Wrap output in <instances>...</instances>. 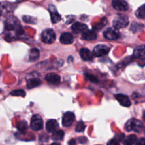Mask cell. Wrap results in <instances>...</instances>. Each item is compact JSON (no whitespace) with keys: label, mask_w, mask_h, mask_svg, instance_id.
Here are the masks:
<instances>
[{"label":"cell","mask_w":145,"mask_h":145,"mask_svg":"<svg viewBox=\"0 0 145 145\" xmlns=\"http://www.w3.org/2000/svg\"><path fill=\"white\" fill-rule=\"evenodd\" d=\"M144 119H145V112H144Z\"/></svg>","instance_id":"836d02e7"},{"label":"cell","mask_w":145,"mask_h":145,"mask_svg":"<svg viewBox=\"0 0 145 145\" xmlns=\"http://www.w3.org/2000/svg\"><path fill=\"white\" fill-rule=\"evenodd\" d=\"M31 127L34 131H40L43 128V122L41 117L35 115L32 117L31 120Z\"/></svg>","instance_id":"3957f363"},{"label":"cell","mask_w":145,"mask_h":145,"mask_svg":"<svg viewBox=\"0 0 145 145\" xmlns=\"http://www.w3.org/2000/svg\"><path fill=\"white\" fill-rule=\"evenodd\" d=\"M86 77L88 78V80L91 81L92 82H99V80L96 78L95 75H86Z\"/></svg>","instance_id":"83f0119b"},{"label":"cell","mask_w":145,"mask_h":145,"mask_svg":"<svg viewBox=\"0 0 145 145\" xmlns=\"http://www.w3.org/2000/svg\"><path fill=\"white\" fill-rule=\"evenodd\" d=\"M11 95L13 96H21V97H25V92L24 90H15L12 91V92H10Z\"/></svg>","instance_id":"cb8c5ba5"},{"label":"cell","mask_w":145,"mask_h":145,"mask_svg":"<svg viewBox=\"0 0 145 145\" xmlns=\"http://www.w3.org/2000/svg\"><path fill=\"white\" fill-rule=\"evenodd\" d=\"M18 1H23V0H18Z\"/></svg>","instance_id":"e575fe53"},{"label":"cell","mask_w":145,"mask_h":145,"mask_svg":"<svg viewBox=\"0 0 145 145\" xmlns=\"http://www.w3.org/2000/svg\"><path fill=\"white\" fill-rule=\"evenodd\" d=\"M23 20H24L25 22L29 23V24H35V18L30 16H24L23 17Z\"/></svg>","instance_id":"4316f807"},{"label":"cell","mask_w":145,"mask_h":145,"mask_svg":"<svg viewBox=\"0 0 145 145\" xmlns=\"http://www.w3.org/2000/svg\"><path fill=\"white\" fill-rule=\"evenodd\" d=\"M137 145H145V138H140L137 141Z\"/></svg>","instance_id":"4dcf8cb0"},{"label":"cell","mask_w":145,"mask_h":145,"mask_svg":"<svg viewBox=\"0 0 145 145\" xmlns=\"http://www.w3.org/2000/svg\"><path fill=\"white\" fill-rule=\"evenodd\" d=\"M82 38L86 41H93L97 38V34L93 30H87L82 33Z\"/></svg>","instance_id":"5bb4252c"},{"label":"cell","mask_w":145,"mask_h":145,"mask_svg":"<svg viewBox=\"0 0 145 145\" xmlns=\"http://www.w3.org/2000/svg\"><path fill=\"white\" fill-rule=\"evenodd\" d=\"M79 54H80V56L84 61H91L93 59V55H92L91 52L89 51L88 48H83L79 51Z\"/></svg>","instance_id":"9a60e30c"},{"label":"cell","mask_w":145,"mask_h":145,"mask_svg":"<svg viewBox=\"0 0 145 145\" xmlns=\"http://www.w3.org/2000/svg\"><path fill=\"white\" fill-rule=\"evenodd\" d=\"M86 28H87V26L81 22L74 23L72 26V31L75 33L84 32V31H86Z\"/></svg>","instance_id":"e0dca14e"},{"label":"cell","mask_w":145,"mask_h":145,"mask_svg":"<svg viewBox=\"0 0 145 145\" xmlns=\"http://www.w3.org/2000/svg\"><path fill=\"white\" fill-rule=\"evenodd\" d=\"M56 36L52 29H46L42 33V41L48 44H51L55 41Z\"/></svg>","instance_id":"277c9868"},{"label":"cell","mask_w":145,"mask_h":145,"mask_svg":"<svg viewBox=\"0 0 145 145\" xmlns=\"http://www.w3.org/2000/svg\"><path fill=\"white\" fill-rule=\"evenodd\" d=\"M133 55L135 58L140 60H145V45H142L135 48Z\"/></svg>","instance_id":"8fae6325"},{"label":"cell","mask_w":145,"mask_h":145,"mask_svg":"<svg viewBox=\"0 0 145 145\" xmlns=\"http://www.w3.org/2000/svg\"><path fill=\"white\" fill-rule=\"evenodd\" d=\"M64 135H65V133L62 130H57L56 132H55L53 133L52 136V140L54 141H59L62 140L64 137Z\"/></svg>","instance_id":"44dd1931"},{"label":"cell","mask_w":145,"mask_h":145,"mask_svg":"<svg viewBox=\"0 0 145 145\" xmlns=\"http://www.w3.org/2000/svg\"><path fill=\"white\" fill-rule=\"evenodd\" d=\"M107 145H120V144H119L118 141L116 140V139H113L109 141Z\"/></svg>","instance_id":"f1b7e54d"},{"label":"cell","mask_w":145,"mask_h":145,"mask_svg":"<svg viewBox=\"0 0 145 145\" xmlns=\"http://www.w3.org/2000/svg\"><path fill=\"white\" fill-rule=\"evenodd\" d=\"M143 123L142 121L136 119H132L129 120L125 125V129L127 132L135 131L136 132H140L143 128Z\"/></svg>","instance_id":"6da1fadb"},{"label":"cell","mask_w":145,"mask_h":145,"mask_svg":"<svg viewBox=\"0 0 145 145\" xmlns=\"http://www.w3.org/2000/svg\"><path fill=\"white\" fill-rule=\"evenodd\" d=\"M103 36L108 40H117L120 38V34L116 28H109L103 32Z\"/></svg>","instance_id":"8992f818"},{"label":"cell","mask_w":145,"mask_h":145,"mask_svg":"<svg viewBox=\"0 0 145 145\" xmlns=\"http://www.w3.org/2000/svg\"><path fill=\"white\" fill-rule=\"evenodd\" d=\"M51 145H60V144H59V143H56V142H55V143H52Z\"/></svg>","instance_id":"d6a6232c"},{"label":"cell","mask_w":145,"mask_h":145,"mask_svg":"<svg viewBox=\"0 0 145 145\" xmlns=\"http://www.w3.org/2000/svg\"><path fill=\"white\" fill-rule=\"evenodd\" d=\"M40 56V51L37 48H32L30 52V61H35L39 58Z\"/></svg>","instance_id":"d6986e66"},{"label":"cell","mask_w":145,"mask_h":145,"mask_svg":"<svg viewBox=\"0 0 145 145\" xmlns=\"http://www.w3.org/2000/svg\"><path fill=\"white\" fill-rule=\"evenodd\" d=\"M137 136L135 134H130L125 138L124 141L125 145H133L137 142Z\"/></svg>","instance_id":"ffe728a7"},{"label":"cell","mask_w":145,"mask_h":145,"mask_svg":"<svg viewBox=\"0 0 145 145\" xmlns=\"http://www.w3.org/2000/svg\"><path fill=\"white\" fill-rule=\"evenodd\" d=\"M109 51H110V48L108 46L100 44V45H97L96 46H95V48H93V54L96 57H101L107 55Z\"/></svg>","instance_id":"5b68a950"},{"label":"cell","mask_w":145,"mask_h":145,"mask_svg":"<svg viewBox=\"0 0 145 145\" xmlns=\"http://www.w3.org/2000/svg\"><path fill=\"white\" fill-rule=\"evenodd\" d=\"M129 24V20L127 16L118 15L113 21V26L116 28H123L127 26Z\"/></svg>","instance_id":"7a4b0ae2"},{"label":"cell","mask_w":145,"mask_h":145,"mask_svg":"<svg viewBox=\"0 0 145 145\" xmlns=\"http://www.w3.org/2000/svg\"><path fill=\"white\" fill-rule=\"evenodd\" d=\"M136 16L138 18H145V4H143L142 6L140 7L136 11Z\"/></svg>","instance_id":"7402d4cb"},{"label":"cell","mask_w":145,"mask_h":145,"mask_svg":"<svg viewBox=\"0 0 145 145\" xmlns=\"http://www.w3.org/2000/svg\"><path fill=\"white\" fill-rule=\"evenodd\" d=\"M17 128L19 130V132L24 133L27 131L28 129V125H27V122L25 121H21L17 125Z\"/></svg>","instance_id":"603a6c76"},{"label":"cell","mask_w":145,"mask_h":145,"mask_svg":"<svg viewBox=\"0 0 145 145\" xmlns=\"http://www.w3.org/2000/svg\"><path fill=\"white\" fill-rule=\"evenodd\" d=\"M78 141H79V142H80L81 144H85L87 142V139H86V137H84V136H81V137H79Z\"/></svg>","instance_id":"f546056e"},{"label":"cell","mask_w":145,"mask_h":145,"mask_svg":"<svg viewBox=\"0 0 145 145\" xmlns=\"http://www.w3.org/2000/svg\"><path fill=\"white\" fill-rule=\"evenodd\" d=\"M40 84L41 80L39 78H31V79L28 80V82H27V86L29 89H31V88H33L38 86Z\"/></svg>","instance_id":"ac0fdd59"},{"label":"cell","mask_w":145,"mask_h":145,"mask_svg":"<svg viewBox=\"0 0 145 145\" xmlns=\"http://www.w3.org/2000/svg\"><path fill=\"white\" fill-rule=\"evenodd\" d=\"M59 128V124L55 119H50L46 123V129L50 133H54L57 131Z\"/></svg>","instance_id":"7c38bea8"},{"label":"cell","mask_w":145,"mask_h":145,"mask_svg":"<svg viewBox=\"0 0 145 145\" xmlns=\"http://www.w3.org/2000/svg\"><path fill=\"white\" fill-rule=\"evenodd\" d=\"M74 114L72 112H67L63 115L62 117V125L64 127H69L74 121Z\"/></svg>","instance_id":"ba28073f"},{"label":"cell","mask_w":145,"mask_h":145,"mask_svg":"<svg viewBox=\"0 0 145 145\" xmlns=\"http://www.w3.org/2000/svg\"><path fill=\"white\" fill-rule=\"evenodd\" d=\"M76 142L74 139H70L69 142V145H76Z\"/></svg>","instance_id":"1f68e13d"},{"label":"cell","mask_w":145,"mask_h":145,"mask_svg":"<svg viewBox=\"0 0 145 145\" xmlns=\"http://www.w3.org/2000/svg\"><path fill=\"white\" fill-rule=\"evenodd\" d=\"M144 28V25L140 24H133V25L131 26V30H133L134 32H136L137 31H140L142 28Z\"/></svg>","instance_id":"484cf974"},{"label":"cell","mask_w":145,"mask_h":145,"mask_svg":"<svg viewBox=\"0 0 145 145\" xmlns=\"http://www.w3.org/2000/svg\"><path fill=\"white\" fill-rule=\"evenodd\" d=\"M85 127H86V125H85V124L83 122H82V121H80V122H79V123L76 125L75 130H76V132H82L84 131Z\"/></svg>","instance_id":"d4e9b609"},{"label":"cell","mask_w":145,"mask_h":145,"mask_svg":"<svg viewBox=\"0 0 145 145\" xmlns=\"http://www.w3.org/2000/svg\"><path fill=\"white\" fill-rule=\"evenodd\" d=\"M112 4L113 8L118 11H125L129 9L128 4L125 0H113Z\"/></svg>","instance_id":"52a82bcc"},{"label":"cell","mask_w":145,"mask_h":145,"mask_svg":"<svg viewBox=\"0 0 145 145\" xmlns=\"http://www.w3.org/2000/svg\"><path fill=\"white\" fill-rule=\"evenodd\" d=\"M45 80L48 83L51 85H57L60 83L61 78L59 75L55 73H48L45 76Z\"/></svg>","instance_id":"9c48e42d"},{"label":"cell","mask_w":145,"mask_h":145,"mask_svg":"<svg viewBox=\"0 0 145 145\" xmlns=\"http://www.w3.org/2000/svg\"><path fill=\"white\" fill-rule=\"evenodd\" d=\"M115 98L118 101L119 103L123 106L130 107L131 105V101L127 95H123V94H118V95H115Z\"/></svg>","instance_id":"30bf717a"},{"label":"cell","mask_w":145,"mask_h":145,"mask_svg":"<svg viewBox=\"0 0 145 145\" xmlns=\"http://www.w3.org/2000/svg\"><path fill=\"white\" fill-rule=\"evenodd\" d=\"M74 38L69 33H63L60 36V42L62 44H71L73 43Z\"/></svg>","instance_id":"2e32d148"},{"label":"cell","mask_w":145,"mask_h":145,"mask_svg":"<svg viewBox=\"0 0 145 145\" xmlns=\"http://www.w3.org/2000/svg\"><path fill=\"white\" fill-rule=\"evenodd\" d=\"M49 11L50 12L51 16V21L53 24L59 22L61 20V16L59 15V13L57 11L56 8L54 6L51 5L49 7Z\"/></svg>","instance_id":"4fadbf2b"}]
</instances>
